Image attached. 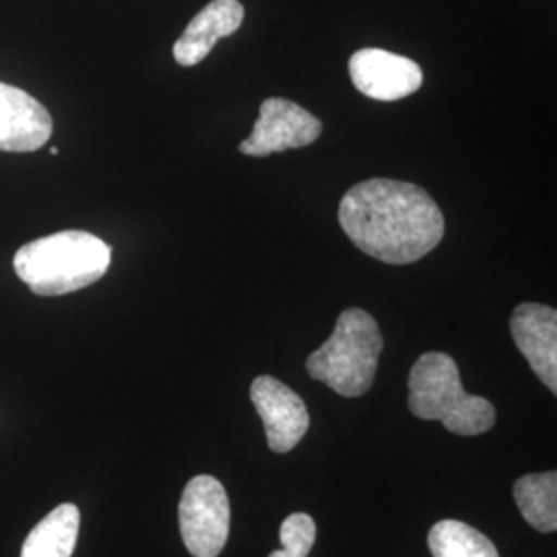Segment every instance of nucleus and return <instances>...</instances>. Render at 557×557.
Segmentation results:
<instances>
[{
	"mask_svg": "<svg viewBox=\"0 0 557 557\" xmlns=\"http://www.w3.org/2000/svg\"><path fill=\"white\" fill-rule=\"evenodd\" d=\"M338 223L363 255L386 264L418 262L446 232L434 199L403 180L372 178L349 188L338 205Z\"/></svg>",
	"mask_w": 557,
	"mask_h": 557,
	"instance_id": "f257e3e1",
	"label": "nucleus"
},
{
	"mask_svg": "<svg viewBox=\"0 0 557 557\" xmlns=\"http://www.w3.org/2000/svg\"><path fill=\"white\" fill-rule=\"evenodd\" d=\"M428 545L434 557H499L490 539L458 520L436 522L430 531Z\"/></svg>",
	"mask_w": 557,
	"mask_h": 557,
	"instance_id": "4468645a",
	"label": "nucleus"
},
{
	"mask_svg": "<svg viewBox=\"0 0 557 557\" xmlns=\"http://www.w3.org/2000/svg\"><path fill=\"white\" fill-rule=\"evenodd\" d=\"M52 131V116L40 101L20 87L0 83V151H38Z\"/></svg>",
	"mask_w": 557,
	"mask_h": 557,
	"instance_id": "9d476101",
	"label": "nucleus"
},
{
	"mask_svg": "<svg viewBox=\"0 0 557 557\" xmlns=\"http://www.w3.org/2000/svg\"><path fill=\"white\" fill-rule=\"evenodd\" d=\"M322 122L299 103L285 98H269L260 103L255 131L239 143V153L267 158L289 149H301L319 140Z\"/></svg>",
	"mask_w": 557,
	"mask_h": 557,
	"instance_id": "423d86ee",
	"label": "nucleus"
},
{
	"mask_svg": "<svg viewBox=\"0 0 557 557\" xmlns=\"http://www.w3.org/2000/svg\"><path fill=\"white\" fill-rule=\"evenodd\" d=\"M349 75L359 94L379 101L403 100L423 83L418 62L380 48L356 52L349 59Z\"/></svg>",
	"mask_w": 557,
	"mask_h": 557,
	"instance_id": "6e6552de",
	"label": "nucleus"
},
{
	"mask_svg": "<svg viewBox=\"0 0 557 557\" xmlns=\"http://www.w3.org/2000/svg\"><path fill=\"white\" fill-rule=\"evenodd\" d=\"M317 541V522L306 512H294L281 524L283 549L269 557H308Z\"/></svg>",
	"mask_w": 557,
	"mask_h": 557,
	"instance_id": "2eb2a0df",
	"label": "nucleus"
},
{
	"mask_svg": "<svg viewBox=\"0 0 557 557\" xmlns=\"http://www.w3.org/2000/svg\"><path fill=\"white\" fill-rule=\"evenodd\" d=\"M250 398L264 423L269 448L278 455L294 450L310 428L306 403L298 393L273 376H259L250 386Z\"/></svg>",
	"mask_w": 557,
	"mask_h": 557,
	"instance_id": "0eeeda50",
	"label": "nucleus"
},
{
	"mask_svg": "<svg viewBox=\"0 0 557 557\" xmlns=\"http://www.w3.org/2000/svg\"><path fill=\"white\" fill-rule=\"evenodd\" d=\"M515 499L522 518L539 533L557 531V473H531L515 483Z\"/></svg>",
	"mask_w": 557,
	"mask_h": 557,
	"instance_id": "ddd939ff",
	"label": "nucleus"
},
{
	"mask_svg": "<svg viewBox=\"0 0 557 557\" xmlns=\"http://www.w3.org/2000/svg\"><path fill=\"white\" fill-rule=\"evenodd\" d=\"M510 331L520 354L539 380L557 393V312L543 304H520L512 312Z\"/></svg>",
	"mask_w": 557,
	"mask_h": 557,
	"instance_id": "1a4fd4ad",
	"label": "nucleus"
},
{
	"mask_svg": "<svg viewBox=\"0 0 557 557\" xmlns=\"http://www.w3.org/2000/svg\"><path fill=\"white\" fill-rule=\"evenodd\" d=\"M180 533L195 557H218L227 539L232 508L225 487L211 475L188 481L180 499Z\"/></svg>",
	"mask_w": 557,
	"mask_h": 557,
	"instance_id": "39448f33",
	"label": "nucleus"
},
{
	"mask_svg": "<svg viewBox=\"0 0 557 557\" xmlns=\"http://www.w3.org/2000/svg\"><path fill=\"white\" fill-rule=\"evenodd\" d=\"M81 512L75 504H60L23 541L21 557H71L79 539Z\"/></svg>",
	"mask_w": 557,
	"mask_h": 557,
	"instance_id": "f8f14e48",
	"label": "nucleus"
},
{
	"mask_svg": "<svg viewBox=\"0 0 557 557\" xmlns=\"http://www.w3.org/2000/svg\"><path fill=\"white\" fill-rule=\"evenodd\" d=\"M112 260L103 239L69 230L21 246L13 259L17 277L36 296H64L100 281Z\"/></svg>",
	"mask_w": 557,
	"mask_h": 557,
	"instance_id": "f03ea898",
	"label": "nucleus"
},
{
	"mask_svg": "<svg viewBox=\"0 0 557 557\" xmlns=\"http://www.w3.org/2000/svg\"><path fill=\"white\" fill-rule=\"evenodd\" d=\"M409 409L419 419L442 421L457 436H479L496 425V407L462 388L457 361L438 351L423 354L409 374Z\"/></svg>",
	"mask_w": 557,
	"mask_h": 557,
	"instance_id": "7ed1b4c3",
	"label": "nucleus"
},
{
	"mask_svg": "<svg viewBox=\"0 0 557 557\" xmlns=\"http://www.w3.org/2000/svg\"><path fill=\"white\" fill-rule=\"evenodd\" d=\"M244 21V7L239 0H213L174 44V59L182 66H195L209 57L221 38L236 34Z\"/></svg>",
	"mask_w": 557,
	"mask_h": 557,
	"instance_id": "9b49d317",
	"label": "nucleus"
},
{
	"mask_svg": "<svg viewBox=\"0 0 557 557\" xmlns=\"http://www.w3.org/2000/svg\"><path fill=\"white\" fill-rule=\"evenodd\" d=\"M382 347L376 319L349 308L338 317L331 338L306 359V370L341 397H361L374 384Z\"/></svg>",
	"mask_w": 557,
	"mask_h": 557,
	"instance_id": "20e7f679",
	"label": "nucleus"
}]
</instances>
